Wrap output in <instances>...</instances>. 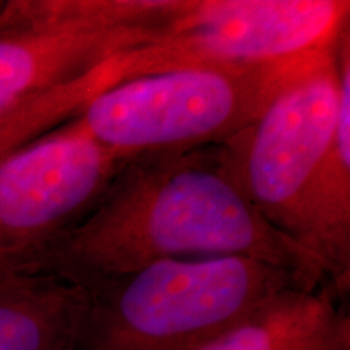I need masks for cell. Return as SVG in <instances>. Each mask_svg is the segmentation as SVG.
Wrapping results in <instances>:
<instances>
[{
	"label": "cell",
	"instance_id": "obj_1",
	"mask_svg": "<svg viewBox=\"0 0 350 350\" xmlns=\"http://www.w3.org/2000/svg\"><path fill=\"white\" fill-rule=\"evenodd\" d=\"M209 256L258 258L329 287L317 258L268 224L232 183L219 144L125 161L80 221L0 260V274L54 275L83 287L156 261Z\"/></svg>",
	"mask_w": 350,
	"mask_h": 350
},
{
	"label": "cell",
	"instance_id": "obj_2",
	"mask_svg": "<svg viewBox=\"0 0 350 350\" xmlns=\"http://www.w3.org/2000/svg\"><path fill=\"white\" fill-rule=\"evenodd\" d=\"M83 287L77 350H196L287 288H319L250 256L163 260Z\"/></svg>",
	"mask_w": 350,
	"mask_h": 350
},
{
	"label": "cell",
	"instance_id": "obj_3",
	"mask_svg": "<svg viewBox=\"0 0 350 350\" xmlns=\"http://www.w3.org/2000/svg\"><path fill=\"white\" fill-rule=\"evenodd\" d=\"M314 54L268 65L187 67L119 80L88 99L70 122L125 161L216 146L250 126Z\"/></svg>",
	"mask_w": 350,
	"mask_h": 350
},
{
	"label": "cell",
	"instance_id": "obj_4",
	"mask_svg": "<svg viewBox=\"0 0 350 350\" xmlns=\"http://www.w3.org/2000/svg\"><path fill=\"white\" fill-rule=\"evenodd\" d=\"M338 103L336 41L314 54L250 126L219 144L232 183L268 224L308 253L310 195L329 148Z\"/></svg>",
	"mask_w": 350,
	"mask_h": 350
},
{
	"label": "cell",
	"instance_id": "obj_5",
	"mask_svg": "<svg viewBox=\"0 0 350 350\" xmlns=\"http://www.w3.org/2000/svg\"><path fill=\"white\" fill-rule=\"evenodd\" d=\"M344 0H188L165 33L117 55L122 80L187 67L268 65L334 46Z\"/></svg>",
	"mask_w": 350,
	"mask_h": 350
},
{
	"label": "cell",
	"instance_id": "obj_6",
	"mask_svg": "<svg viewBox=\"0 0 350 350\" xmlns=\"http://www.w3.org/2000/svg\"><path fill=\"white\" fill-rule=\"evenodd\" d=\"M144 0L0 2V113L161 38Z\"/></svg>",
	"mask_w": 350,
	"mask_h": 350
},
{
	"label": "cell",
	"instance_id": "obj_7",
	"mask_svg": "<svg viewBox=\"0 0 350 350\" xmlns=\"http://www.w3.org/2000/svg\"><path fill=\"white\" fill-rule=\"evenodd\" d=\"M124 164L70 120L0 159V260L80 221Z\"/></svg>",
	"mask_w": 350,
	"mask_h": 350
},
{
	"label": "cell",
	"instance_id": "obj_8",
	"mask_svg": "<svg viewBox=\"0 0 350 350\" xmlns=\"http://www.w3.org/2000/svg\"><path fill=\"white\" fill-rule=\"evenodd\" d=\"M329 287L287 288L196 350H350V318Z\"/></svg>",
	"mask_w": 350,
	"mask_h": 350
},
{
	"label": "cell",
	"instance_id": "obj_9",
	"mask_svg": "<svg viewBox=\"0 0 350 350\" xmlns=\"http://www.w3.org/2000/svg\"><path fill=\"white\" fill-rule=\"evenodd\" d=\"M339 103L336 125L308 203V250L336 294L350 286V29L338 39Z\"/></svg>",
	"mask_w": 350,
	"mask_h": 350
},
{
	"label": "cell",
	"instance_id": "obj_10",
	"mask_svg": "<svg viewBox=\"0 0 350 350\" xmlns=\"http://www.w3.org/2000/svg\"><path fill=\"white\" fill-rule=\"evenodd\" d=\"M86 291L54 275L0 274V350H77Z\"/></svg>",
	"mask_w": 350,
	"mask_h": 350
},
{
	"label": "cell",
	"instance_id": "obj_11",
	"mask_svg": "<svg viewBox=\"0 0 350 350\" xmlns=\"http://www.w3.org/2000/svg\"><path fill=\"white\" fill-rule=\"evenodd\" d=\"M120 80L116 57L78 80L0 113V159L77 116L98 91Z\"/></svg>",
	"mask_w": 350,
	"mask_h": 350
}]
</instances>
